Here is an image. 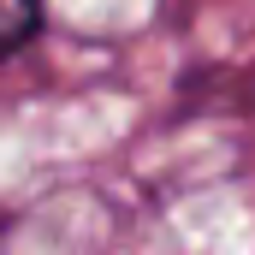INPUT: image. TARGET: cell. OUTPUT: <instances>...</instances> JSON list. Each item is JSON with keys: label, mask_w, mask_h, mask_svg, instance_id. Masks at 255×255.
I'll return each mask as SVG.
<instances>
[{"label": "cell", "mask_w": 255, "mask_h": 255, "mask_svg": "<svg viewBox=\"0 0 255 255\" xmlns=\"http://www.w3.org/2000/svg\"><path fill=\"white\" fill-rule=\"evenodd\" d=\"M42 18V0H0V54H12Z\"/></svg>", "instance_id": "6da1fadb"}]
</instances>
